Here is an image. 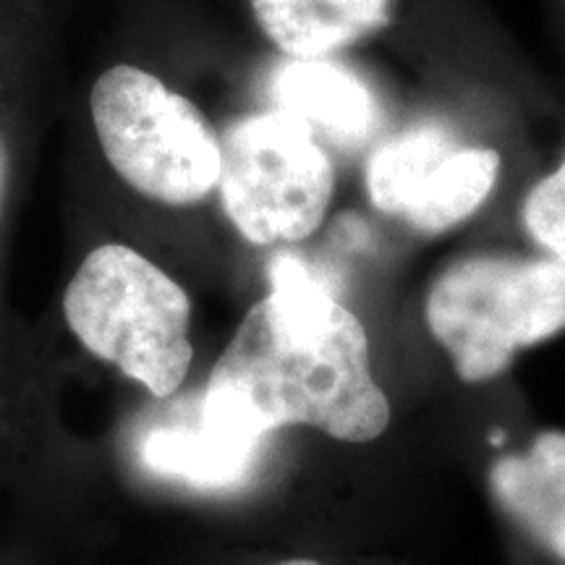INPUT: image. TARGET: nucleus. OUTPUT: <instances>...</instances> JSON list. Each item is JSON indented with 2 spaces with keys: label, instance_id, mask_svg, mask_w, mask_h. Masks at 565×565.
<instances>
[{
  "label": "nucleus",
  "instance_id": "obj_5",
  "mask_svg": "<svg viewBox=\"0 0 565 565\" xmlns=\"http://www.w3.org/2000/svg\"><path fill=\"white\" fill-rule=\"evenodd\" d=\"M221 200L246 242H303L333 200L330 154L307 126L280 110L252 113L221 139Z\"/></svg>",
  "mask_w": 565,
  "mask_h": 565
},
{
  "label": "nucleus",
  "instance_id": "obj_11",
  "mask_svg": "<svg viewBox=\"0 0 565 565\" xmlns=\"http://www.w3.org/2000/svg\"><path fill=\"white\" fill-rule=\"evenodd\" d=\"M521 221H524L529 236L550 257L565 265V158L555 173L542 179L526 194Z\"/></svg>",
  "mask_w": 565,
  "mask_h": 565
},
{
  "label": "nucleus",
  "instance_id": "obj_4",
  "mask_svg": "<svg viewBox=\"0 0 565 565\" xmlns=\"http://www.w3.org/2000/svg\"><path fill=\"white\" fill-rule=\"evenodd\" d=\"M92 118L105 158L139 194L186 207L221 183V139L158 76L126 63L108 68L92 89Z\"/></svg>",
  "mask_w": 565,
  "mask_h": 565
},
{
  "label": "nucleus",
  "instance_id": "obj_10",
  "mask_svg": "<svg viewBox=\"0 0 565 565\" xmlns=\"http://www.w3.org/2000/svg\"><path fill=\"white\" fill-rule=\"evenodd\" d=\"M263 445L217 435L196 416L189 424L154 427L141 440V463L162 479L196 490H231L244 484L257 466Z\"/></svg>",
  "mask_w": 565,
  "mask_h": 565
},
{
  "label": "nucleus",
  "instance_id": "obj_8",
  "mask_svg": "<svg viewBox=\"0 0 565 565\" xmlns=\"http://www.w3.org/2000/svg\"><path fill=\"white\" fill-rule=\"evenodd\" d=\"M490 492L508 519L565 563V433H542L524 454L492 463Z\"/></svg>",
  "mask_w": 565,
  "mask_h": 565
},
{
  "label": "nucleus",
  "instance_id": "obj_2",
  "mask_svg": "<svg viewBox=\"0 0 565 565\" xmlns=\"http://www.w3.org/2000/svg\"><path fill=\"white\" fill-rule=\"evenodd\" d=\"M63 315L84 349L154 398L179 391L192 366V301L131 246L92 249L63 294Z\"/></svg>",
  "mask_w": 565,
  "mask_h": 565
},
{
  "label": "nucleus",
  "instance_id": "obj_3",
  "mask_svg": "<svg viewBox=\"0 0 565 565\" xmlns=\"http://www.w3.org/2000/svg\"><path fill=\"white\" fill-rule=\"evenodd\" d=\"M424 312L458 377L487 383L521 349L565 330V265L553 257H466L433 282Z\"/></svg>",
  "mask_w": 565,
  "mask_h": 565
},
{
  "label": "nucleus",
  "instance_id": "obj_1",
  "mask_svg": "<svg viewBox=\"0 0 565 565\" xmlns=\"http://www.w3.org/2000/svg\"><path fill=\"white\" fill-rule=\"evenodd\" d=\"M200 416L228 440L263 445L282 427L345 443L377 440L391 404L370 366V338L330 282L294 254L270 263L257 301L212 366Z\"/></svg>",
  "mask_w": 565,
  "mask_h": 565
},
{
  "label": "nucleus",
  "instance_id": "obj_7",
  "mask_svg": "<svg viewBox=\"0 0 565 565\" xmlns=\"http://www.w3.org/2000/svg\"><path fill=\"white\" fill-rule=\"evenodd\" d=\"M273 110L338 147H364L383 121L377 95L356 71L328 58H286L267 76Z\"/></svg>",
  "mask_w": 565,
  "mask_h": 565
},
{
  "label": "nucleus",
  "instance_id": "obj_9",
  "mask_svg": "<svg viewBox=\"0 0 565 565\" xmlns=\"http://www.w3.org/2000/svg\"><path fill=\"white\" fill-rule=\"evenodd\" d=\"M252 11L288 58H328L391 24L393 0H252Z\"/></svg>",
  "mask_w": 565,
  "mask_h": 565
},
{
  "label": "nucleus",
  "instance_id": "obj_12",
  "mask_svg": "<svg viewBox=\"0 0 565 565\" xmlns=\"http://www.w3.org/2000/svg\"><path fill=\"white\" fill-rule=\"evenodd\" d=\"M278 565H320L317 561H303V557H299V561H286V563H278Z\"/></svg>",
  "mask_w": 565,
  "mask_h": 565
},
{
  "label": "nucleus",
  "instance_id": "obj_6",
  "mask_svg": "<svg viewBox=\"0 0 565 565\" xmlns=\"http://www.w3.org/2000/svg\"><path fill=\"white\" fill-rule=\"evenodd\" d=\"M500 173L490 147H463L445 124H414L387 139L366 162L374 207L408 228L450 231L482 207Z\"/></svg>",
  "mask_w": 565,
  "mask_h": 565
}]
</instances>
